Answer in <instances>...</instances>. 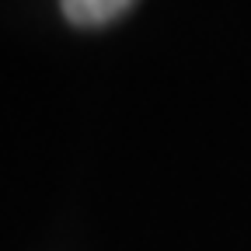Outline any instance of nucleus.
<instances>
[{"label":"nucleus","instance_id":"obj_1","mask_svg":"<svg viewBox=\"0 0 251 251\" xmlns=\"http://www.w3.org/2000/svg\"><path fill=\"white\" fill-rule=\"evenodd\" d=\"M67 21L80 25V28H94V25H108L119 14H126L136 0H59Z\"/></svg>","mask_w":251,"mask_h":251}]
</instances>
